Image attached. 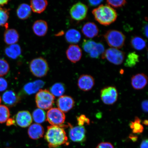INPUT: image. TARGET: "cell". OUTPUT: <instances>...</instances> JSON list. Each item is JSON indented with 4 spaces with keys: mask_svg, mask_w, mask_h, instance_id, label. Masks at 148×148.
<instances>
[{
    "mask_svg": "<svg viewBox=\"0 0 148 148\" xmlns=\"http://www.w3.org/2000/svg\"><path fill=\"white\" fill-rule=\"evenodd\" d=\"M15 123V121L14 119L10 118V119H9L7 120L6 125L9 126L14 125Z\"/></svg>",
    "mask_w": 148,
    "mask_h": 148,
    "instance_id": "obj_46",
    "label": "cell"
},
{
    "mask_svg": "<svg viewBox=\"0 0 148 148\" xmlns=\"http://www.w3.org/2000/svg\"><path fill=\"white\" fill-rule=\"evenodd\" d=\"M1 97H0V103H1Z\"/></svg>",
    "mask_w": 148,
    "mask_h": 148,
    "instance_id": "obj_50",
    "label": "cell"
},
{
    "mask_svg": "<svg viewBox=\"0 0 148 148\" xmlns=\"http://www.w3.org/2000/svg\"><path fill=\"white\" fill-rule=\"evenodd\" d=\"M148 120H144L143 122V124L146 125H148Z\"/></svg>",
    "mask_w": 148,
    "mask_h": 148,
    "instance_id": "obj_49",
    "label": "cell"
},
{
    "mask_svg": "<svg viewBox=\"0 0 148 148\" xmlns=\"http://www.w3.org/2000/svg\"><path fill=\"white\" fill-rule=\"evenodd\" d=\"M131 45L134 49L137 50H143L146 46L145 40L141 37L135 36L131 38Z\"/></svg>",
    "mask_w": 148,
    "mask_h": 148,
    "instance_id": "obj_24",
    "label": "cell"
},
{
    "mask_svg": "<svg viewBox=\"0 0 148 148\" xmlns=\"http://www.w3.org/2000/svg\"><path fill=\"white\" fill-rule=\"evenodd\" d=\"M100 96L103 103L107 105H111L114 104L117 101L118 92L114 87H106L101 90Z\"/></svg>",
    "mask_w": 148,
    "mask_h": 148,
    "instance_id": "obj_8",
    "label": "cell"
},
{
    "mask_svg": "<svg viewBox=\"0 0 148 148\" xmlns=\"http://www.w3.org/2000/svg\"><path fill=\"white\" fill-rule=\"evenodd\" d=\"M10 116V111L6 106L0 105V123H5L9 119Z\"/></svg>",
    "mask_w": 148,
    "mask_h": 148,
    "instance_id": "obj_30",
    "label": "cell"
},
{
    "mask_svg": "<svg viewBox=\"0 0 148 148\" xmlns=\"http://www.w3.org/2000/svg\"><path fill=\"white\" fill-rule=\"evenodd\" d=\"M32 115L33 120L37 123H43L45 120V113L42 109H36L33 112Z\"/></svg>",
    "mask_w": 148,
    "mask_h": 148,
    "instance_id": "obj_29",
    "label": "cell"
},
{
    "mask_svg": "<svg viewBox=\"0 0 148 148\" xmlns=\"http://www.w3.org/2000/svg\"><path fill=\"white\" fill-rule=\"evenodd\" d=\"M129 125L134 134H141L143 132L144 127L141 124V120L138 117L135 118L134 121H131Z\"/></svg>",
    "mask_w": 148,
    "mask_h": 148,
    "instance_id": "obj_28",
    "label": "cell"
},
{
    "mask_svg": "<svg viewBox=\"0 0 148 148\" xmlns=\"http://www.w3.org/2000/svg\"><path fill=\"white\" fill-rule=\"evenodd\" d=\"M148 140L145 139L142 140L140 144V148H148Z\"/></svg>",
    "mask_w": 148,
    "mask_h": 148,
    "instance_id": "obj_44",
    "label": "cell"
},
{
    "mask_svg": "<svg viewBox=\"0 0 148 148\" xmlns=\"http://www.w3.org/2000/svg\"><path fill=\"white\" fill-rule=\"evenodd\" d=\"M19 38V34L16 29H7L5 31L4 40L7 45H10L16 44L18 41Z\"/></svg>",
    "mask_w": 148,
    "mask_h": 148,
    "instance_id": "obj_20",
    "label": "cell"
},
{
    "mask_svg": "<svg viewBox=\"0 0 148 148\" xmlns=\"http://www.w3.org/2000/svg\"><path fill=\"white\" fill-rule=\"evenodd\" d=\"M8 83L5 79L0 77V92H3L6 89Z\"/></svg>",
    "mask_w": 148,
    "mask_h": 148,
    "instance_id": "obj_39",
    "label": "cell"
},
{
    "mask_svg": "<svg viewBox=\"0 0 148 148\" xmlns=\"http://www.w3.org/2000/svg\"><path fill=\"white\" fill-rule=\"evenodd\" d=\"M10 69L9 64L6 60L0 59V77H3L8 73Z\"/></svg>",
    "mask_w": 148,
    "mask_h": 148,
    "instance_id": "obj_33",
    "label": "cell"
},
{
    "mask_svg": "<svg viewBox=\"0 0 148 148\" xmlns=\"http://www.w3.org/2000/svg\"><path fill=\"white\" fill-rule=\"evenodd\" d=\"M96 148H114L112 144L110 142H103L98 144Z\"/></svg>",
    "mask_w": 148,
    "mask_h": 148,
    "instance_id": "obj_40",
    "label": "cell"
},
{
    "mask_svg": "<svg viewBox=\"0 0 148 148\" xmlns=\"http://www.w3.org/2000/svg\"><path fill=\"white\" fill-rule=\"evenodd\" d=\"M97 43L92 40H84L82 43L83 49L85 52L89 54L95 49Z\"/></svg>",
    "mask_w": 148,
    "mask_h": 148,
    "instance_id": "obj_31",
    "label": "cell"
},
{
    "mask_svg": "<svg viewBox=\"0 0 148 148\" xmlns=\"http://www.w3.org/2000/svg\"><path fill=\"white\" fill-rule=\"evenodd\" d=\"M82 32L86 38H91L97 36L99 29L95 23L88 22L85 23L82 29Z\"/></svg>",
    "mask_w": 148,
    "mask_h": 148,
    "instance_id": "obj_17",
    "label": "cell"
},
{
    "mask_svg": "<svg viewBox=\"0 0 148 148\" xmlns=\"http://www.w3.org/2000/svg\"><path fill=\"white\" fill-rule=\"evenodd\" d=\"M44 133L43 127L38 123L33 124L30 125L28 130V134L29 137L34 140L42 138Z\"/></svg>",
    "mask_w": 148,
    "mask_h": 148,
    "instance_id": "obj_19",
    "label": "cell"
},
{
    "mask_svg": "<svg viewBox=\"0 0 148 148\" xmlns=\"http://www.w3.org/2000/svg\"><path fill=\"white\" fill-rule=\"evenodd\" d=\"M101 57L103 59H106L113 64L119 65L123 62L125 58V53L115 48H110L105 51L101 55Z\"/></svg>",
    "mask_w": 148,
    "mask_h": 148,
    "instance_id": "obj_6",
    "label": "cell"
},
{
    "mask_svg": "<svg viewBox=\"0 0 148 148\" xmlns=\"http://www.w3.org/2000/svg\"><path fill=\"white\" fill-rule=\"evenodd\" d=\"M108 45L115 49H121L124 45L125 37L119 31L112 29L107 31L104 36Z\"/></svg>",
    "mask_w": 148,
    "mask_h": 148,
    "instance_id": "obj_4",
    "label": "cell"
},
{
    "mask_svg": "<svg viewBox=\"0 0 148 148\" xmlns=\"http://www.w3.org/2000/svg\"><path fill=\"white\" fill-rule=\"evenodd\" d=\"M54 96L49 90H40L36 97L37 107L42 110H47L51 109L54 102Z\"/></svg>",
    "mask_w": 148,
    "mask_h": 148,
    "instance_id": "obj_5",
    "label": "cell"
},
{
    "mask_svg": "<svg viewBox=\"0 0 148 148\" xmlns=\"http://www.w3.org/2000/svg\"><path fill=\"white\" fill-rule=\"evenodd\" d=\"M81 34L78 30L75 29H70L67 31L65 38L68 43L75 44L78 43L81 39Z\"/></svg>",
    "mask_w": 148,
    "mask_h": 148,
    "instance_id": "obj_23",
    "label": "cell"
},
{
    "mask_svg": "<svg viewBox=\"0 0 148 148\" xmlns=\"http://www.w3.org/2000/svg\"><path fill=\"white\" fill-rule=\"evenodd\" d=\"M32 10L29 5L26 3H23L18 6L16 10V15L20 19L24 20L29 17Z\"/></svg>",
    "mask_w": 148,
    "mask_h": 148,
    "instance_id": "obj_21",
    "label": "cell"
},
{
    "mask_svg": "<svg viewBox=\"0 0 148 148\" xmlns=\"http://www.w3.org/2000/svg\"><path fill=\"white\" fill-rule=\"evenodd\" d=\"M16 121L17 125L22 127L29 126L32 122V116L28 111H21L16 114Z\"/></svg>",
    "mask_w": 148,
    "mask_h": 148,
    "instance_id": "obj_14",
    "label": "cell"
},
{
    "mask_svg": "<svg viewBox=\"0 0 148 148\" xmlns=\"http://www.w3.org/2000/svg\"><path fill=\"white\" fill-rule=\"evenodd\" d=\"M65 91V87L62 83H56L52 86L50 88V92L55 97H61Z\"/></svg>",
    "mask_w": 148,
    "mask_h": 148,
    "instance_id": "obj_25",
    "label": "cell"
},
{
    "mask_svg": "<svg viewBox=\"0 0 148 148\" xmlns=\"http://www.w3.org/2000/svg\"><path fill=\"white\" fill-rule=\"evenodd\" d=\"M66 54L68 60L73 63H75L82 58V50L78 45L71 44L66 50Z\"/></svg>",
    "mask_w": 148,
    "mask_h": 148,
    "instance_id": "obj_11",
    "label": "cell"
},
{
    "mask_svg": "<svg viewBox=\"0 0 148 148\" xmlns=\"http://www.w3.org/2000/svg\"><path fill=\"white\" fill-rule=\"evenodd\" d=\"M147 76L143 73L136 74L131 77V85L135 90H140L144 88L147 86Z\"/></svg>",
    "mask_w": 148,
    "mask_h": 148,
    "instance_id": "obj_15",
    "label": "cell"
},
{
    "mask_svg": "<svg viewBox=\"0 0 148 148\" xmlns=\"http://www.w3.org/2000/svg\"><path fill=\"white\" fill-rule=\"evenodd\" d=\"M141 107L142 110L144 112H148V101L145 100L142 101L141 103Z\"/></svg>",
    "mask_w": 148,
    "mask_h": 148,
    "instance_id": "obj_43",
    "label": "cell"
},
{
    "mask_svg": "<svg viewBox=\"0 0 148 148\" xmlns=\"http://www.w3.org/2000/svg\"><path fill=\"white\" fill-rule=\"evenodd\" d=\"M9 47L12 52L17 57L21 55L22 52L21 48L18 44H13L10 45Z\"/></svg>",
    "mask_w": 148,
    "mask_h": 148,
    "instance_id": "obj_37",
    "label": "cell"
},
{
    "mask_svg": "<svg viewBox=\"0 0 148 148\" xmlns=\"http://www.w3.org/2000/svg\"><path fill=\"white\" fill-rule=\"evenodd\" d=\"M139 61V56L134 52L129 53L127 56L125 62V66L126 67H133L136 66Z\"/></svg>",
    "mask_w": 148,
    "mask_h": 148,
    "instance_id": "obj_26",
    "label": "cell"
},
{
    "mask_svg": "<svg viewBox=\"0 0 148 148\" xmlns=\"http://www.w3.org/2000/svg\"><path fill=\"white\" fill-rule=\"evenodd\" d=\"M33 83V84H34L35 93L39 91L40 89L43 87L45 85V82L40 80L35 81Z\"/></svg>",
    "mask_w": 148,
    "mask_h": 148,
    "instance_id": "obj_38",
    "label": "cell"
},
{
    "mask_svg": "<svg viewBox=\"0 0 148 148\" xmlns=\"http://www.w3.org/2000/svg\"><path fill=\"white\" fill-rule=\"evenodd\" d=\"M9 1L7 0H0V7H2L8 4Z\"/></svg>",
    "mask_w": 148,
    "mask_h": 148,
    "instance_id": "obj_47",
    "label": "cell"
},
{
    "mask_svg": "<svg viewBox=\"0 0 148 148\" xmlns=\"http://www.w3.org/2000/svg\"><path fill=\"white\" fill-rule=\"evenodd\" d=\"M75 102L73 98L68 96H62L57 101L58 108L63 112H67L71 110L75 105Z\"/></svg>",
    "mask_w": 148,
    "mask_h": 148,
    "instance_id": "obj_12",
    "label": "cell"
},
{
    "mask_svg": "<svg viewBox=\"0 0 148 148\" xmlns=\"http://www.w3.org/2000/svg\"><path fill=\"white\" fill-rule=\"evenodd\" d=\"M23 90L25 94L30 95L35 93L34 84L33 82H29L26 84L23 88Z\"/></svg>",
    "mask_w": 148,
    "mask_h": 148,
    "instance_id": "obj_35",
    "label": "cell"
},
{
    "mask_svg": "<svg viewBox=\"0 0 148 148\" xmlns=\"http://www.w3.org/2000/svg\"><path fill=\"white\" fill-rule=\"evenodd\" d=\"M5 55L9 58L15 59L17 58V57L13 53L9 47L5 48Z\"/></svg>",
    "mask_w": 148,
    "mask_h": 148,
    "instance_id": "obj_41",
    "label": "cell"
},
{
    "mask_svg": "<svg viewBox=\"0 0 148 148\" xmlns=\"http://www.w3.org/2000/svg\"><path fill=\"white\" fill-rule=\"evenodd\" d=\"M96 21L101 25L107 26L114 23L118 15L115 9L109 5H101L92 10Z\"/></svg>",
    "mask_w": 148,
    "mask_h": 148,
    "instance_id": "obj_2",
    "label": "cell"
},
{
    "mask_svg": "<svg viewBox=\"0 0 148 148\" xmlns=\"http://www.w3.org/2000/svg\"><path fill=\"white\" fill-rule=\"evenodd\" d=\"M29 68L33 75L38 77H45L49 69L47 61L42 57H38L31 60Z\"/></svg>",
    "mask_w": 148,
    "mask_h": 148,
    "instance_id": "obj_3",
    "label": "cell"
},
{
    "mask_svg": "<svg viewBox=\"0 0 148 148\" xmlns=\"http://www.w3.org/2000/svg\"><path fill=\"white\" fill-rule=\"evenodd\" d=\"M32 29L33 32L36 36L42 37L45 36L48 29V24L45 20H36L33 24Z\"/></svg>",
    "mask_w": 148,
    "mask_h": 148,
    "instance_id": "obj_18",
    "label": "cell"
},
{
    "mask_svg": "<svg viewBox=\"0 0 148 148\" xmlns=\"http://www.w3.org/2000/svg\"><path fill=\"white\" fill-rule=\"evenodd\" d=\"M69 136L72 141L77 143L84 142L86 139V130L83 126L73 127L70 125Z\"/></svg>",
    "mask_w": 148,
    "mask_h": 148,
    "instance_id": "obj_10",
    "label": "cell"
},
{
    "mask_svg": "<svg viewBox=\"0 0 148 148\" xmlns=\"http://www.w3.org/2000/svg\"><path fill=\"white\" fill-rule=\"evenodd\" d=\"M3 102L7 106L12 107L15 106L19 101V96L12 90H7L3 94L2 97Z\"/></svg>",
    "mask_w": 148,
    "mask_h": 148,
    "instance_id": "obj_16",
    "label": "cell"
},
{
    "mask_svg": "<svg viewBox=\"0 0 148 148\" xmlns=\"http://www.w3.org/2000/svg\"><path fill=\"white\" fill-rule=\"evenodd\" d=\"M106 2L109 5L114 7V8H118L121 7L126 4L127 1L125 0L122 1H106Z\"/></svg>",
    "mask_w": 148,
    "mask_h": 148,
    "instance_id": "obj_34",
    "label": "cell"
},
{
    "mask_svg": "<svg viewBox=\"0 0 148 148\" xmlns=\"http://www.w3.org/2000/svg\"><path fill=\"white\" fill-rule=\"evenodd\" d=\"M45 138L50 148L58 147L68 143V137L63 127L56 126L48 127Z\"/></svg>",
    "mask_w": 148,
    "mask_h": 148,
    "instance_id": "obj_1",
    "label": "cell"
},
{
    "mask_svg": "<svg viewBox=\"0 0 148 148\" xmlns=\"http://www.w3.org/2000/svg\"><path fill=\"white\" fill-rule=\"evenodd\" d=\"M88 10V8L86 5L79 2L71 7L70 14L73 19L77 21H82L86 17Z\"/></svg>",
    "mask_w": 148,
    "mask_h": 148,
    "instance_id": "obj_9",
    "label": "cell"
},
{
    "mask_svg": "<svg viewBox=\"0 0 148 148\" xmlns=\"http://www.w3.org/2000/svg\"><path fill=\"white\" fill-rule=\"evenodd\" d=\"M77 84L81 90L84 91H88L93 87L95 85V81L91 75H83L79 77Z\"/></svg>",
    "mask_w": 148,
    "mask_h": 148,
    "instance_id": "obj_13",
    "label": "cell"
},
{
    "mask_svg": "<svg viewBox=\"0 0 148 148\" xmlns=\"http://www.w3.org/2000/svg\"><path fill=\"white\" fill-rule=\"evenodd\" d=\"M88 1L89 4L90 6H96L100 4V3L103 1H101V0H97V1H91V0H90V1Z\"/></svg>",
    "mask_w": 148,
    "mask_h": 148,
    "instance_id": "obj_42",
    "label": "cell"
},
{
    "mask_svg": "<svg viewBox=\"0 0 148 148\" xmlns=\"http://www.w3.org/2000/svg\"><path fill=\"white\" fill-rule=\"evenodd\" d=\"M66 119L64 113L57 108H51L48 111L47 120L52 125L63 127Z\"/></svg>",
    "mask_w": 148,
    "mask_h": 148,
    "instance_id": "obj_7",
    "label": "cell"
},
{
    "mask_svg": "<svg viewBox=\"0 0 148 148\" xmlns=\"http://www.w3.org/2000/svg\"><path fill=\"white\" fill-rule=\"evenodd\" d=\"M129 138L131 139V140H133V141L135 142L137 140L138 137L133 135H130L129 136Z\"/></svg>",
    "mask_w": 148,
    "mask_h": 148,
    "instance_id": "obj_48",
    "label": "cell"
},
{
    "mask_svg": "<svg viewBox=\"0 0 148 148\" xmlns=\"http://www.w3.org/2000/svg\"><path fill=\"white\" fill-rule=\"evenodd\" d=\"M9 16V9L0 7V27H5L7 29L8 27L7 23Z\"/></svg>",
    "mask_w": 148,
    "mask_h": 148,
    "instance_id": "obj_27",
    "label": "cell"
},
{
    "mask_svg": "<svg viewBox=\"0 0 148 148\" xmlns=\"http://www.w3.org/2000/svg\"><path fill=\"white\" fill-rule=\"evenodd\" d=\"M30 7L33 12L41 14L45 10L48 5L45 0H32L30 1Z\"/></svg>",
    "mask_w": 148,
    "mask_h": 148,
    "instance_id": "obj_22",
    "label": "cell"
},
{
    "mask_svg": "<svg viewBox=\"0 0 148 148\" xmlns=\"http://www.w3.org/2000/svg\"><path fill=\"white\" fill-rule=\"evenodd\" d=\"M105 48L103 44L97 43L95 49L90 52L89 55L91 58H98L105 51Z\"/></svg>",
    "mask_w": 148,
    "mask_h": 148,
    "instance_id": "obj_32",
    "label": "cell"
},
{
    "mask_svg": "<svg viewBox=\"0 0 148 148\" xmlns=\"http://www.w3.org/2000/svg\"><path fill=\"white\" fill-rule=\"evenodd\" d=\"M77 120L78 125L79 126H83L85 124L88 125L90 123V119L84 114L77 116Z\"/></svg>",
    "mask_w": 148,
    "mask_h": 148,
    "instance_id": "obj_36",
    "label": "cell"
},
{
    "mask_svg": "<svg viewBox=\"0 0 148 148\" xmlns=\"http://www.w3.org/2000/svg\"><path fill=\"white\" fill-rule=\"evenodd\" d=\"M143 33L145 36L147 38L148 37V24L146 23L143 27Z\"/></svg>",
    "mask_w": 148,
    "mask_h": 148,
    "instance_id": "obj_45",
    "label": "cell"
}]
</instances>
